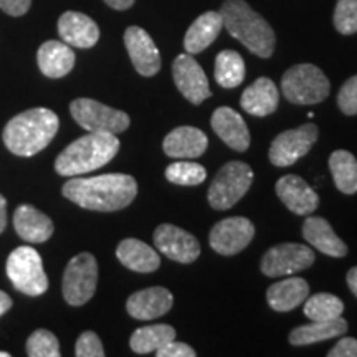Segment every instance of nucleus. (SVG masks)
<instances>
[{"instance_id":"f257e3e1","label":"nucleus","mask_w":357,"mask_h":357,"mask_svg":"<svg viewBox=\"0 0 357 357\" xmlns=\"http://www.w3.org/2000/svg\"><path fill=\"white\" fill-rule=\"evenodd\" d=\"M63 195L88 211L116 212L136 199L137 182L128 174L70 178L63 185Z\"/></svg>"},{"instance_id":"f03ea898","label":"nucleus","mask_w":357,"mask_h":357,"mask_svg":"<svg viewBox=\"0 0 357 357\" xmlns=\"http://www.w3.org/2000/svg\"><path fill=\"white\" fill-rule=\"evenodd\" d=\"M60 119L47 108H33L13 116L3 129V144L15 155L30 158L43 151L56 136Z\"/></svg>"},{"instance_id":"7ed1b4c3","label":"nucleus","mask_w":357,"mask_h":357,"mask_svg":"<svg viewBox=\"0 0 357 357\" xmlns=\"http://www.w3.org/2000/svg\"><path fill=\"white\" fill-rule=\"evenodd\" d=\"M223 26L231 37L260 58H270L275 52L276 37L270 24L245 0H225L220 8Z\"/></svg>"},{"instance_id":"20e7f679","label":"nucleus","mask_w":357,"mask_h":357,"mask_svg":"<svg viewBox=\"0 0 357 357\" xmlns=\"http://www.w3.org/2000/svg\"><path fill=\"white\" fill-rule=\"evenodd\" d=\"M116 134L88 132L66 147L55 160V171L63 177H77L93 172L114 159L119 153Z\"/></svg>"},{"instance_id":"39448f33","label":"nucleus","mask_w":357,"mask_h":357,"mask_svg":"<svg viewBox=\"0 0 357 357\" xmlns=\"http://www.w3.org/2000/svg\"><path fill=\"white\" fill-rule=\"evenodd\" d=\"M281 91L294 105H318L331 93V83L318 66L294 65L281 78Z\"/></svg>"},{"instance_id":"423d86ee","label":"nucleus","mask_w":357,"mask_h":357,"mask_svg":"<svg viewBox=\"0 0 357 357\" xmlns=\"http://www.w3.org/2000/svg\"><path fill=\"white\" fill-rule=\"evenodd\" d=\"M253 171L247 162L231 160L217 172L215 178L208 187V204L215 211H229L245 197L253 182Z\"/></svg>"},{"instance_id":"0eeeda50","label":"nucleus","mask_w":357,"mask_h":357,"mask_svg":"<svg viewBox=\"0 0 357 357\" xmlns=\"http://www.w3.org/2000/svg\"><path fill=\"white\" fill-rule=\"evenodd\" d=\"M7 276L12 284L26 296H40L48 289L40 253L33 247H19L8 255Z\"/></svg>"},{"instance_id":"6e6552de","label":"nucleus","mask_w":357,"mask_h":357,"mask_svg":"<svg viewBox=\"0 0 357 357\" xmlns=\"http://www.w3.org/2000/svg\"><path fill=\"white\" fill-rule=\"evenodd\" d=\"M73 119L88 132L121 134L131 124L129 116L124 111L109 108L91 98H78L70 105Z\"/></svg>"},{"instance_id":"1a4fd4ad","label":"nucleus","mask_w":357,"mask_h":357,"mask_svg":"<svg viewBox=\"0 0 357 357\" xmlns=\"http://www.w3.org/2000/svg\"><path fill=\"white\" fill-rule=\"evenodd\" d=\"M98 284V263L91 253H79L66 265L63 298L71 306H83L91 300Z\"/></svg>"},{"instance_id":"9d476101","label":"nucleus","mask_w":357,"mask_h":357,"mask_svg":"<svg viewBox=\"0 0 357 357\" xmlns=\"http://www.w3.org/2000/svg\"><path fill=\"white\" fill-rule=\"evenodd\" d=\"M319 131L318 126L312 123L303 124L296 129H288V131L278 134L275 141L271 142L270 162L276 167H289L298 162L301 158L310 153L311 147L318 141Z\"/></svg>"},{"instance_id":"9b49d317","label":"nucleus","mask_w":357,"mask_h":357,"mask_svg":"<svg viewBox=\"0 0 357 357\" xmlns=\"http://www.w3.org/2000/svg\"><path fill=\"white\" fill-rule=\"evenodd\" d=\"M314 258V252L307 245L280 243L263 255L261 271L270 278H281L310 268Z\"/></svg>"},{"instance_id":"f8f14e48","label":"nucleus","mask_w":357,"mask_h":357,"mask_svg":"<svg viewBox=\"0 0 357 357\" xmlns=\"http://www.w3.org/2000/svg\"><path fill=\"white\" fill-rule=\"evenodd\" d=\"M253 236H255V225L248 218L229 217L212 227L208 242L218 255L234 257L248 247Z\"/></svg>"},{"instance_id":"ddd939ff","label":"nucleus","mask_w":357,"mask_h":357,"mask_svg":"<svg viewBox=\"0 0 357 357\" xmlns=\"http://www.w3.org/2000/svg\"><path fill=\"white\" fill-rule=\"evenodd\" d=\"M172 78L182 96L192 105H202L212 95L205 71L190 53H182L174 60Z\"/></svg>"},{"instance_id":"4468645a","label":"nucleus","mask_w":357,"mask_h":357,"mask_svg":"<svg viewBox=\"0 0 357 357\" xmlns=\"http://www.w3.org/2000/svg\"><path fill=\"white\" fill-rule=\"evenodd\" d=\"M154 245L164 257L178 263H194L200 255L199 240L171 223H162L155 229Z\"/></svg>"},{"instance_id":"2eb2a0df","label":"nucleus","mask_w":357,"mask_h":357,"mask_svg":"<svg viewBox=\"0 0 357 357\" xmlns=\"http://www.w3.org/2000/svg\"><path fill=\"white\" fill-rule=\"evenodd\" d=\"M124 45L134 68L142 77H154L160 70V53L151 35L141 26H129L124 33Z\"/></svg>"},{"instance_id":"dca6fc26","label":"nucleus","mask_w":357,"mask_h":357,"mask_svg":"<svg viewBox=\"0 0 357 357\" xmlns=\"http://www.w3.org/2000/svg\"><path fill=\"white\" fill-rule=\"evenodd\" d=\"M276 195L296 215H311L318 208L319 197L305 178L294 174L283 176L276 182Z\"/></svg>"},{"instance_id":"f3484780","label":"nucleus","mask_w":357,"mask_h":357,"mask_svg":"<svg viewBox=\"0 0 357 357\" xmlns=\"http://www.w3.org/2000/svg\"><path fill=\"white\" fill-rule=\"evenodd\" d=\"M174 305L172 293L162 287H153L132 293L128 298L126 310L129 316L139 321L158 319L167 314Z\"/></svg>"},{"instance_id":"a211bd4d","label":"nucleus","mask_w":357,"mask_h":357,"mask_svg":"<svg viewBox=\"0 0 357 357\" xmlns=\"http://www.w3.org/2000/svg\"><path fill=\"white\" fill-rule=\"evenodd\" d=\"M212 129L227 146L236 151L245 153L250 147V131L242 114L236 113L229 106H222L213 111L211 119Z\"/></svg>"},{"instance_id":"6ab92c4d","label":"nucleus","mask_w":357,"mask_h":357,"mask_svg":"<svg viewBox=\"0 0 357 357\" xmlns=\"http://www.w3.org/2000/svg\"><path fill=\"white\" fill-rule=\"evenodd\" d=\"M208 147L207 134L194 126L176 128L166 136L162 149L172 159H195L200 158Z\"/></svg>"},{"instance_id":"aec40b11","label":"nucleus","mask_w":357,"mask_h":357,"mask_svg":"<svg viewBox=\"0 0 357 357\" xmlns=\"http://www.w3.org/2000/svg\"><path fill=\"white\" fill-rule=\"evenodd\" d=\"M58 33L65 43L77 48H91L100 40L96 22L82 12H65L58 20Z\"/></svg>"},{"instance_id":"412c9836","label":"nucleus","mask_w":357,"mask_h":357,"mask_svg":"<svg viewBox=\"0 0 357 357\" xmlns=\"http://www.w3.org/2000/svg\"><path fill=\"white\" fill-rule=\"evenodd\" d=\"M13 227L22 240L29 243H43L53 235L52 218L32 205L24 204L13 213Z\"/></svg>"},{"instance_id":"4be33fe9","label":"nucleus","mask_w":357,"mask_h":357,"mask_svg":"<svg viewBox=\"0 0 357 357\" xmlns=\"http://www.w3.org/2000/svg\"><path fill=\"white\" fill-rule=\"evenodd\" d=\"M303 236L311 247L318 248L324 255L333 258L347 255V245L339 238L331 223L323 217H307L303 225Z\"/></svg>"},{"instance_id":"5701e85b","label":"nucleus","mask_w":357,"mask_h":357,"mask_svg":"<svg viewBox=\"0 0 357 357\" xmlns=\"http://www.w3.org/2000/svg\"><path fill=\"white\" fill-rule=\"evenodd\" d=\"M280 102V91L273 79L261 77L253 82L242 93L240 105L245 113L252 116H268L275 113Z\"/></svg>"},{"instance_id":"b1692460","label":"nucleus","mask_w":357,"mask_h":357,"mask_svg":"<svg viewBox=\"0 0 357 357\" xmlns=\"http://www.w3.org/2000/svg\"><path fill=\"white\" fill-rule=\"evenodd\" d=\"M75 52L65 42L48 40L38 48L37 61L38 68L45 77L48 78H63L73 70L75 66Z\"/></svg>"},{"instance_id":"393cba45","label":"nucleus","mask_w":357,"mask_h":357,"mask_svg":"<svg viewBox=\"0 0 357 357\" xmlns=\"http://www.w3.org/2000/svg\"><path fill=\"white\" fill-rule=\"evenodd\" d=\"M310 296V284L306 280L291 276L271 284L266 291V301L273 311L288 312L293 311L306 301Z\"/></svg>"},{"instance_id":"a878e982","label":"nucleus","mask_w":357,"mask_h":357,"mask_svg":"<svg viewBox=\"0 0 357 357\" xmlns=\"http://www.w3.org/2000/svg\"><path fill=\"white\" fill-rule=\"evenodd\" d=\"M116 257L128 270L137 273H153L160 266L158 252L136 238H126L116 248Z\"/></svg>"},{"instance_id":"bb28decb","label":"nucleus","mask_w":357,"mask_h":357,"mask_svg":"<svg viewBox=\"0 0 357 357\" xmlns=\"http://www.w3.org/2000/svg\"><path fill=\"white\" fill-rule=\"evenodd\" d=\"M223 29L220 12H205L195 19L184 37V48L190 55H197L215 42Z\"/></svg>"},{"instance_id":"cd10ccee","label":"nucleus","mask_w":357,"mask_h":357,"mask_svg":"<svg viewBox=\"0 0 357 357\" xmlns=\"http://www.w3.org/2000/svg\"><path fill=\"white\" fill-rule=\"evenodd\" d=\"M347 333V321L341 316L331 321H311L310 324L294 328L289 333V342L293 346H310L328 339L344 336Z\"/></svg>"},{"instance_id":"c85d7f7f","label":"nucleus","mask_w":357,"mask_h":357,"mask_svg":"<svg viewBox=\"0 0 357 357\" xmlns=\"http://www.w3.org/2000/svg\"><path fill=\"white\" fill-rule=\"evenodd\" d=\"M176 339V329L169 324H153L136 329L129 339V346L136 354L155 352L169 341Z\"/></svg>"},{"instance_id":"c756f323","label":"nucleus","mask_w":357,"mask_h":357,"mask_svg":"<svg viewBox=\"0 0 357 357\" xmlns=\"http://www.w3.org/2000/svg\"><path fill=\"white\" fill-rule=\"evenodd\" d=\"M334 184L339 192L346 195H354L357 192V159L349 151H334L329 158Z\"/></svg>"},{"instance_id":"7c9ffc66","label":"nucleus","mask_w":357,"mask_h":357,"mask_svg":"<svg viewBox=\"0 0 357 357\" xmlns=\"http://www.w3.org/2000/svg\"><path fill=\"white\" fill-rule=\"evenodd\" d=\"M245 79V61L235 50H223L215 58V82L222 88H236Z\"/></svg>"},{"instance_id":"2f4dec72","label":"nucleus","mask_w":357,"mask_h":357,"mask_svg":"<svg viewBox=\"0 0 357 357\" xmlns=\"http://www.w3.org/2000/svg\"><path fill=\"white\" fill-rule=\"evenodd\" d=\"M344 303L331 293H318L307 296L305 301V316L310 321H331L342 316Z\"/></svg>"},{"instance_id":"473e14b6","label":"nucleus","mask_w":357,"mask_h":357,"mask_svg":"<svg viewBox=\"0 0 357 357\" xmlns=\"http://www.w3.org/2000/svg\"><path fill=\"white\" fill-rule=\"evenodd\" d=\"M166 178L176 185H199L207 178V171L197 162L178 160V162H172L171 166H167Z\"/></svg>"},{"instance_id":"72a5a7b5","label":"nucleus","mask_w":357,"mask_h":357,"mask_svg":"<svg viewBox=\"0 0 357 357\" xmlns=\"http://www.w3.org/2000/svg\"><path fill=\"white\" fill-rule=\"evenodd\" d=\"M26 354L30 357H60V342L47 329H37L26 341Z\"/></svg>"},{"instance_id":"f704fd0d","label":"nucleus","mask_w":357,"mask_h":357,"mask_svg":"<svg viewBox=\"0 0 357 357\" xmlns=\"http://www.w3.org/2000/svg\"><path fill=\"white\" fill-rule=\"evenodd\" d=\"M333 22L339 33H357V0H337Z\"/></svg>"},{"instance_id":"c9c22d12","label":"nucleus","mask_w":357,"mask_h":357,"mask_svg":"<svg viewBox=\"0 0 357 357\" xmlns=\"http://www.w3.org/2000/svg\"><path fill=\"white\" fill-rule=\"evenodd\" d=\"M337 106L346 116L357 114V75L347 79L339 89Z\"/></svg>"},{"instance_id":"e433bc0d","label":"nucleus","mask_w":357,"mask_h":357,"mask_svg":"<svg viewBox=\"0 0 357 357\" xmlns=\"http://www.w3.org/2000/svg\"><path fill=\"white\" fill-rule=\"evenodd\" d=\"M75 356L77 357H102L105 356V349L98 337L96 333L84 331L82 336L78 337L77 346H75Z\"/></svg>"},{"instance_id":"4c0bfd02","label":"nucleus","mask_w":357,"mask_h":357,"mask_svg":"<svg viewBox=\"0 0 357 357\" xmlns=\"http://www.w3.org/2000/svg\"><path fill=\"white\" fill-rule=\"evenodd\" d=\"M158 357H195V351L192 349L185 342H178L176 339L169 341L166 346H162L160 349L155 351Z\"/></svg>"},{"instance_id":"58836bf2","label":"nucleus","mask_w":357,"mask_h":357,"mask_svg":"<svg viewBox=\"0 0 357 357\" xmlns=\"http://www.w3.org/2000/svg\"><path fill=\"white\" fill-rule=\"evenodd\" d=\"M328 357H357V339L342 337L328 352Z\"/></svg>"},{"instance_id":"ea45409f","label":"nucleus","mask_w":357,"mask_h":357,"mask_svg":"<svg viewBox=\"0 0 357 357\" xmlns=\"http://www.w3.org/2000/svg\"><path fill=\"white\" fill-rule=\"evenodd\" d=\"M32 0H0V8L12 17H22L29 12Z\"/></svg>"},{"instance_id":"a19ab883","label":"nucleus","mask_w":357,"mask_h":357,"mask_svg":"<svg viewBox=\"0 0 357 357\" xmlns=\"http://www.w3.org/2000/svg\"><path fill=\"white\" fill-rule=\"evenodd\" d=\"M346 281H347V287L352 291V294L357 298V266H352L346 275Z\"/></svg>"},{"instance_id":"79ce46f5","label":"nucleus","mask_w":357,"mask_h":357,"mask_svg":"<svg viewBox=\"0 0 357 357\" xmlns=\"http://www.w3.org/2000/svg\"><path fill=\"white\" fill-rule=\"evenodd\" d=\"M105 3L114 10H128L129 7H132L134 0H105Z\"/></svg>"},{"instance_id":"37998d69","label":"nucleus","mask_w":357,"mask_h":357,"mask_svg":"<svg viewBox=\"0 0 357 357\" xmlns=\"http://www.w3.org/2000/svg\"><path fill=\"white\" fill-rule=\"evenodd\" d=\"M7 227V200L3 195H0V234Z\"/></svg>"},{"instance_id":"c03bdc74","label":"nucleus","mask_w":357,"mask_h":357,"mask_svg":"<svg viewBox=\"0 0 357 357\" xmlns=\"http://www.w3.org/2000/svg\"><path fill=\"white\" fill-rule=\"evenodd\" d=\"M12 307V298L6 291H0V316H3Z\"/></svg>"},{"instance_id":"a18cd8bd","label":"nucleus","mask_w":357,"mask_h":357,"mask_svg":"<svg viewBox=\"0 0 357 357\" xmlns=\"http://www.w3.org/2000/svg\"><path fill=\"white\" fill-rule=\"evenodd\" d=\"M0 357H10V354L8 352H0Z\"/></svg>"}]
</instances>
